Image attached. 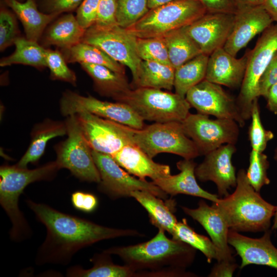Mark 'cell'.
Here are the masks:
<instances>
[{
	"label": "cell",
	"instance_id": "4dcf8cb0",
	"mask_svg": "<svg viewBox=\"0 0 277 277\" xmlns=\"http://www.w3.org/2000/svg\"><path fill=\"white\" fill-rule=\"evenodd\" d=\"M14 45V52L0 60L1 67L22 64L38 69L47 67V48L39 45L38 42L19 36L15 41Z\"/></svg>",
	"mask_w": 277,
	"mask_h": 277
},
{
	"label": "cell",
	"instance_id": "7dc6e473",
	"mask_svg": "<svg viewBox=\"0 0 277 277\" xmlns=\"http://www.w3.org/2000/svg\"><path fill=\"white\" fill-rule=\"evenodd\" d=\"M205 8L207 13L235 14L238 7L235 0H198Z\"/></svg>",
	"mask_w": 277,
	"mask_h": 277
},
{
	"label": "cell",
	"instance_id": "816d5d0a",
	"mask_svg": "<svg viewBox=\"0 0 277 277\" xmlns=\"http://www.w3.org/2000/svg\"><path fill=\"white\" fill-rule=\"evenodd\" d=\"M238 9L248 7H254L263 5L265 0H235Z\"/></svg>",
	"mask_w": 277,
	"mask_h": 277
},
{
	"label": "cell",
	"instance_id": "277c9868",
	"mask_svg": "<svg viewBox=\"0 0 277 277\" xmlns=\"http://www.w3.org/2000/svg\"><path fill=\"white\" fill-rule=\"evenodd\" d=\"M61 169L55 161L33 169L4 165L0 168V204L12 223L10 238L21 241L29 238L31 228L20 211L18 199L30 184L51 180Z\"/></svg>",
	"mask_w": 277,
	"mask_h": 277
},
{
	"label": "cell",
	"instance_id": "9c48e42d",
	"mask_svg": "<svg viewBox=\"0 0 277 277\" xmlns=\"http://www.w3.org/2000/svg\"><path fill=\"white\" fill-rule=\"evenodd\" d=\"M67 138L56 145L55 161L60 168H66L83 181L100 182L92 149L87 142L75 114L67 116Z\"/></svg>",
	"mask_w": 277,
	"mask_h": 277
},
{
	"label": "cell",
	"instance_id": "e575fe53",
	"mask_svg": "<svg viewBox=\"0 0 277 277\" xmlns=\"http://www.w3.org/2000/svg\"><path fill=\"white\" fill-rule=\"evenodd\" d=\"M172 238L185 242L200 251L208 263L217 259V251L212 241L207 236L196 233L188 224L186 219L177 222Z\"/></svg>",
	"mask_w": 277,
	"mask_h": 277
},
{
	"label": "cell",
	"instance_id": "7402d4cb",
	"mask_svg": "<svg viewBox=\"0 0 277 277\" xmlns=\"http://www.w3.org/2000/svg\"><path fill=\"white\" fill-rule=\"evenodd\" d=\"M197 164L192 159H183L177 162L180 172L152 181L171 197L179 194L201 197L212 202L219 199L218 195L211 193L198 184L195 174Z\"/></svg>",
	"mask_w": 277,
	"mask_h": 277
},
{
	"label": "cell",
	"instance_id": "836d02e7",
	"mask_svg": "<svg viewBox=\"0 0 277 277\" xmlns=\"http://www.w3.org/2000/svg\"><path fill=\"white\" fill-rule=\"evenodd\" d=\"M209 55L202 53L175 69V92L185 97L193 87L205 80Z\"/></svg>",
	"mask_w": 277,
	"mask_h": 277
},
{
	"label": "cell",
	"instance_id": "44dd1931",
	"mask_svg": "<svg viewBox=\"0 0 277 277\" xmlns=\"http://www.w3.org/2000/svg\"><path fill=\"white\" fill-rule=\"evenodd\" d=\"M247 53L236 58L223 47L209 55L205 80L234 89L241 87L246 72Z\"/></svg>",
	"mask_w": 277,
	"mask_h": 277
},
{
	"label": "cell",
	"instance_id": "1f68e13d",
	"mask_svg": "<svg viewBox=\"0 0 277 277\" xmlns=\"http://www.w3.org/2000/svg\"><path fill=\"white\" fill-rule=\"evenodd\" d=\"M67 63H86L105 66L112 70L125 74L124 66L116 62L100 48L80 42L66 49H60Z\"/></svg>",
	"mask_w": 277,
	"mask_h": 277
},
{
	"label": "cell",
	"instance_id": "f907efd6",
	"mask_svg": "<svg viewBox=\"0 0 277 277\" xmlns=\"http://www.w3.org/2000/svg\"><path fill=\"white\" fill-rule=\"evenodd\" d=\"M263 6L273 22L277 23V0H265Z\"/></svg>",
	"mask_w": 277,
	"mask_h": 277
},
{
	"label": "cell",
	"instance_id": "6da1fadb",
	"mask_svg": "<svg viewBox=\"0 0 277 277\" xmlns=\"http://www.w3.org/2000/svg\"><path fill=\"white\" fill-rule=\"evenodd\" d=\"M47 234L39 247L35 263L67 265L80 250L99 241L123 236H139L136 230L108 227L59 211L44 204L26 200Z\"/></svg>",
	"mask_w": 277,
	"mask_h": 277
},
{
	"label": "cell",
	"instance_id": "d6a6232c",
	"mask_svg": "<svg viewBox=\"0 0 277 277\" xmlns=\"http://www.w3.org/2000/svg\"><path fill=\"white\" fill-rule=\"evenodd\" d=\"M185 27L162 36L167 47L170 64L175 69L202 53Z\"/></svg>",
	"mask_w": 277,
	"mask_h": 277
},
{
	"label": "cell",
	"instance_id": "7c38bea8",
	"mask_svg": "<svg viewBox=\"0 0 277 277\" xmlns=\"http://www.w3.org/2000/svg\"><path fill=\"white\" fill-rule=\"evenodd\" d=\"M75 115L92 150L112 156L125 146L134 144L135 129L87 111H82Z\"/></svg>",
	"mask_w": 277,
	"mask_h": 277
},
{
	"label": "cell",
	"instance_id": "f35d334b",
	"mask_svg": "<svg viewBox=\"0 0 277 277\" xmlns=\"http://www.w3.org/2000/svg\"><path fill=\"white\" fill-rule=\"evenodd\" d=\"M269 167L267 155L252 149L249 154V164L246 175L250 185L258 192L264 186L270 183L267 175Z\"/></svg>",
	"mask_w": 277,
	"mask_h": 277
},
{
	"label": "cell",
	"instance_id": "4fadbf2b",
	"mask_svg": "<svg viewBox=\"0 0 277 277\" xmlns=\"http://www.w3.org/2000/svg\"><path fill=\"white\" fill-rule=\"evenodd\" d=\"M60 108L62 114L66 116L87 111L133 129H141L145 126L144 121L125 103L104 101L70 90H66L63 93Z\"/></svg>",
	"mask_w": 277,
	"mask_h": 277
},
{
	"label": "cell",
	"instance_id": "d590c367",
	"mask_svg": "<svg viewBox=\"0 0 277 277\" xmlns=\"http://www.w3.org/2000/svg\"><path fill=\"white\" fill-rule=\"evenodd\" d=\"M149 10L148 0H117V24L127 29L144 16Z\"/></svg>",
	"mask_w": 277,
	"mask_h": 277
},
{
	"label": "cell",
	"instance_id": "ee69618b",
	"mask_svg": "<svg viewBox=\"0 0 277 277\" xmlns=\"http://www.w3.org/2000/svg\"><path fill=\"white\" fill-rule=\"evenodd\" d=\"M83 0H41L39 10L47 14L68 12L77 9Z\"/></svg>",
	"mask_w": 277,
	"mask_h": 277
},
{
	"label": "cell",
	"instance_id": "7bdbcfd3",
	"mask_svg": "<svg viewBox=\"0 0 277 277\" xmlns=\"http://www.w3.org/2000/svg\"><path fill=\"white\" fill-rule=\"evenodd\" d=\"M100 0H83L76 10L75 17L80 26L87 30L96 22Z\"/></svg>",
	"mask_w": 277,
	"mask_h": 277
},
{
	"label": "cell",
	"instance_id": "3957f363",
	"mask_svg": "<svg viewBox=\"0 0 277 277\" xmlns=\"http://www.w3.org/2000/svg\"><path fill=\"white\" fill-rule=\"evenodd\" d=\"M212 205L223 215L229 229L238 232L268 230L276 208L254 190L244 169H240L236 173L234 191L219 198Z\"/></svg>",
	"mask_w": 277,
	"mask_h": 277
},
{
	"label": "cell",
	"instance_id": "d6986e66",
	"mask_svg": "<svg viewBox=\"0 0 277 277\" xmlns=\"http://www.w3.org/2000/svg\"><path fill=\"white\" fill-rule=\"evenodd\" d=\"M183 211L200 223L209 235L217 251V262H235L228 243L229 228L223 215L212 205L200 200L196 208L181 206Z\"/></svg>",
	"mask_w": 277,
	"mask_h": 277
},
{
	"label": "cell",
	"instance_id": "ac0fdd59",
	"mask_svg": "<svg viewBox=\"0 0 277 277\" xmlns=\"http://www.w3.org/2000/svg\"><path fill=\"white\" fill-rule=\"evenodd\" d=\"M235 14L232 30L223 47L234 56L273 22L263 5L240 8Z\"/></svg>",
	"mask_w": 277,
	"mask_h": 277
},
{
	"label": "cell",
	"instance_id": "603a6c76",
	"mask_svg": "<svg viewBox=\"0 0 277 277\" xmlns=\"http://www.w3.org/2000/svg\"><path fill=\"white\" fill-rule=\"evenodd\" d=\"M127 172L142 180L152 181L171 174L169 165L156 163L134 144L125 146L111 156Z\"/></svg>",
	"mask_w": 277,
	"mask_h": 277
},
{
	"label": "cell",
	"instance_id": "cb8c5ba5",
	"mask_svg": "<svg viewBox=\"0 0 277 277\" xmlns=\"http://www.w3.org/2000/svg\"><path fill=\"white\" fill-rule=\"evenodd\" d=\"M21 22L29 39L38 42L47 26L58 16L57 14L45 13L39 10L35 0H2Z\"/></svg>",
	"mask_w": 277,
	"mask_h": 277
},
{
	"label": "cell",
	"instance_id": "ba28073f",
	"mask_svg": "<svg viewBox=\"0 0 277 277\" xmlns=\"http://www.w3.org/2000/svg\"><path fill=\"white\" fill-rule=\"evenodd\" d=\"M277 53V23L271 25L257 41L254 47L247 52L246 72L236 102L246 121L250 118L254 101L258 94L260 79Z\"/></svg>",
	"mask_w": 277,
	"mask_h": 277
},
{
	"label": "cell",
	"instance_id": "f6af8a7d",
	"mask_svg": "<svg viewBox=\"0 0 277 277\" xmlns=\"http://www.w3.org/2000/svg\"><path fill=\"white\" fill-rule=\"evenodd\" d=\"M277 83V53L263 73L259 83V96L266 98L268 90Z\"/></svg>",
	"mask_w": 277,
	"mask_h": 277
},
{
	"label": "cell",
	"instance_id": "b9f144b4",
	"mask_svg": "<svg viewBox=\"0 0 277 277\" xmlns=\"http://www.w3.org/2000/svg\"><path fill=\"white\" fill-rule=\"evenodd\" d=\"M117 0H100L94 25L108 27L117 25L116 12Z\"/></svg>",
	"mask_w": 277,
	"mask_h": 277
},
{
	"label": "cell",
	"instance_id": "5b68a950",
	"mask_svg": "<svg viewBox=\"0 0 277 277\" xmlns=\"http://www.w3.org/2000/svg\"><path fill=\"white\" fill-rule=\"evenodd\" d=\"M116 102L131 107L145 121L182 122L191 106L186 97L169 91L150 88L131 89Z\"/></svg>",
	"mask_w": 277,
	"mask_h": 277
},
{
	"label": "cell",
	"instance_id": "f546056e",
	"mask_svg": "<svg viewBox=\"0 0 277 277\" xmlns=\"http://www.w3.org/2000/svg\"><path fill=\"white\" fill-rule=\"evenodd\" d=\"M93 266L85 269L78 266L69 268L66 275L71 277H132L137 276V272L127 265L115 264L111 254L103 251L95 254L90 259Z\"/></svg>",
	"mask_w": 277,
	"mask_h": 277
},
{
	"label": "cell",
	"instance_id": "8fae6325",
	"mask_svg": "<svg viewBox=\"0 0 277 277\" xmlns=\"http://www.w3.org/2000/svg\"><path fill=\"white\" fill-rule=\"evenodd\" d=\"M93 157L100 175L98 190L112 200L130 197L136 190L146 191L164 200L168 195L152 182L142 180L125 171L108 154L92 151Z\"/></svg>",
	"mask_w": 277,
	"mask_h": 277
},
{
	"label": "cell",
	"instance_id": "30bf717a",
	"mask_svg": "<svg viewBox=\"0 0 277 277\" xmlns=\"http://www.w3.org/2000/svg\"><path fill=\"white\" fill-rule=\"evenodd\" d=\"M184 132L194 142L200 155H205L220 146L236 144L240 135L238 123L227 118L210 119L209 115L189 113L181 122Z\"/></svg>",
	"mask_w": 277,
	"mask_h": 277
},
{
	"label": "cell",
	"instance_id": "ab89813d",
	"mask_svg": "<svg viewBox=\"0 0 277 277\" xmlns=\"http://www.w3.org/2000/svg\"><path fill=\"white\" fill-rule=\"evenodd\" d=\"M46 60L47 67L50 70V77L52 80L76 85V74L67 66V63L60 50L47 49Z\"/></svg>",
	"mask_w": 277,
	"mask_h": 277
},
{
	"label": "cell",
	"instance_id": "4316f807",
	"mask_svg": "<svg viewBox=\"0 0 277 277\" xmlns=\"http://www.w3.org/2000/svg\"><path fill=\"white\" fill-rule=\"evenodd\" d=\"M67 134V126L64 122L46 119L36 124L31 133V141L26 152L15 164L27 168L29 163H37L43 155L48 142L57 136Z\"/></svg>",
	"mask_w": 277,
	"mask_h": 277
},
{
	"label": "cell",
	"instance_id": "484cf974",
	"mask_svg": "<svg viewBox=\"0 0 277 277\" xmlns=\"http://www.w3.org/2000/svg\"><path fill=\"white\" fill-rule=\"evenodd\" d=\"M86 30L72 13L63 15L47 27L41 37V45L69 49L82 42Z\"/></svg>",
	"mask_w": 277,
	"mask_h": 277
},
{
	"label": "cell",
	"instance_id": "8d00e7d4",
	"mask_svg": "<svg viewBox=\"0 0 277 277\" xmlns=\"http://www.w3.org/2000/svg\"><path fill=\"white\" fill-rule=\"evenodd\" d=\"M250 118L248 136L252 149L263 152L268 143L273 139L274 134L270 130L265 129L262 123L258 98L253 103Z\"/></svg>",
	"mask_w": 277,
	"mask_h": 277
},
{
	"label": "cell",
	"instance_id": "db71d44e",
	"mask_svg": "<svg viewBox=\"0 0 277 277\" xmlns=\"http://www.w3.org/2000/svg\"><path fill=\"white\" fill-rule=\"evenodd\" d=\"M273 217V225L272 226L271 230H275L277 229V206L275 208Z\"/></svg>",
	"mask_w": 277,
	"mask_h": 277
},
{
	"label": "cell",
	"instance_id": "74e56055",
	"mask_svg": "<svg viewBox=\"0 0 277 277\" xmlns=\"http://www.w3.org/2000/svg\"><path fill=\"white\" fill-rule=\"evenodd\" d=\"M136 51L141 60L170 65L168 51L163 37L137 38Z\"/></svg>",
	"mask_w": 277,
	"mask_h": 277
},
{
	"label": "cell",
	"instance_id": "bcb514c9",
	"mask_svg": "<svg viewBox=\"0 0 277 277\" xmlns=\"http://www.w3.org/2000/svg\"><path fill=\"white\" fill-rule=\"evenodd\" d=\"M71 203L77 210L89 213L96 208L98 200L97 197L92 193L76 191L71 195Z\"/></svg>",
	"mask_w": 277,
	"mask_h": 277
},
{
	"label": "cell",
	"instance_id": "52a82bcc",
	"mask_svg": "<svg viewBox=\"0 0 277 277\" xmlns=\"http://www.w3.org/2000/svg\"><path fill=\"white\" fill-rule=\"evenodd\" d=\"M133 142L151 158L161 153L174 154L184 159L193 160L200 155L181 122L154 123L135 129Z\"/></svg>",
	"mask_w": 277,
	"mask_h": 277
},
{
	"label": "cell",
	"instance_id": "8992f818",
	"mask_svg": "<svg viewBox=\"0 0 277 277\" xmlns=\"http://www.w3.org/2000/svg\"><path fill=\"white\" fill-rule=\"evenodd\" d=\"M206 13L198 0H176L150 9L127 29L138 38L162 37L190 25Z\"/></svg>",
	"mask_w": 277,
	"mask_h": 277
},
{
	"label": "cell",
	"instance_id": "f1b7e54d",
	"mask_svg": "<svg viewBox=\"0 0 277 277\" xmlns=\"http://www.w3.org/2000/svg\"><path fill=\"white\" fill-rule=\"evenodd\" d=\"M174 73L175 69L170 65L141 60L132 76L133 85L135 88H150L171 91L174 88Z\"/></svg>",
	"mask_w": 277,
	"mask_h": 277
},
{
	"label": "cell",
	"instance_id": "9f6ffc18",
	"mask_svg": "<svg viewBox=\"0 0 277 277\" xmlns=\"http://www.w3.org/2000/svg\"><path fill=\"white\" fill-rule=\"evenodd\" d=\"M20 2H24L25 0H18Z\"/></svg>",
	"mask_w": 277,
	"mask_h": 277
},
{
	"label": "cell",
	"instance_id": "681fc988",
	"mask_svg": "<svg viewBox=\"0 0 277 277\" xmlns=\"http://www.w3.org/2000/svg\"><path fill=\"white\" fill-rule=\"evenodd\" d=\"M266 100L267 108L270 112L277 114V83L270 88Z\"/></svg>",
	"mask_w": 277,
	"mask_h": 277
},
{
	"label": "cell",
	"instance_id": "ffe728a7",
	"mask_svg": "<svg viewBox=\"0 0 277 277\" xmlns=\"http://www.w3.org/2000/svg\"><path fill=\"white\" fill-rule=\"evenodd\" d=\"M259 238H252L230 230L228 243L241 258V269L249 265H264L277 269V248L271 241V231Z\"/></svg>",
	"mask_w": 277,
	"mask_h": 277
},
{
	"label": "cell",
	"instance_id": "5bb4252c",
	"mask_svg": "<svg viewBox=\"0 0 277 277\" xmlns=\"http://www.w3.org/2000/svg\"><path fill=\"white\" fill-rule=\"evenodd\" d=\"M137 37L127 29L116 25L87 29L81 42L94 45L112 58L128 67L133 76L141 61L136 51Z\"/></svg>",
	"mask_w": 277,
	"mask_h": 277
},
{
	"label": "cell",
	"instance_id": "2e32d148",
	"mask_svg": "<svg viewBox=\"0 0 277 277\" xmlns=\"http://www.w3.org/2000/svg\"><path fill=\"white\" fill-rule=\"evenodd\" d=\"M236 151L235 144H227L205 155L195 169L196 179L202 182L211 181L216 186L218 196L225 197L236 185L235 168L232 157Z\"/></svg>",
	"mask_w": 277,
	"mask_h": 277
},
{
	"label": "cell",
	"instance_id": "11a10c76",
	"mask_svg": "<svg viewBox=\"0 0 277 277\" xmlns=\"http://www.w3.org/2000/svg\"><path fill=\"white\" fill-rule=\"evenodd\" d=\"M273 159L274 161L277 163V147H276L274 151Z\"/></svg>",
	"mask_w": 277,
	"mask_h": 277
},
{
	"label": "cell",
	"instance_id": "f5cc1de1",
	"mask_svg": "<svg viewBox=\"0 0 277 277\" xmlns=\"http://www.w3.org/2000/svg\"><path fill=\"white\" fill-rule=\"evenodd\" d=\"M174 1L176 0H148V4L151 9Z\"/></svg>",
	"mask_w": 277,
	"mask_h": 277
},
{
	"label": "cell",
	"instance_id": "60d3db41",
	"mask_svg": "<svg viewBox=\"0 0 277 277\" xmlns=\"http://www.w3.org/2000/svg\"><path fill=\"white\" fill-rule=\"evenodd\" d=\"M2 2L0 9V51L14 45L19 36L16 16Z\"/></svg>",
	"mask_w": 277,
	"mask_h": 277
},
{
	"label": "cell",
	"instance_id": "7a4b0ae2",
	"mask_svg": "<svg viewBox=\"0 0 277 277\" xmlns=\"http://www.w3.org/2000/svg\"><path fill=\"white\" fill-rule=\"evenodd\" d=\"M196 249L181 241L168 238L159 229L151 240L135 245L113 246L103 251L119 256L142 277L196 276L186 269L193 263Z\"/></svg>",
	"mask_w": 277,
	"mask_h": 277
},
{
	"label": "cell",
	"instance_id": "c3c4849f",
	"mask_svg": "<svg viewBox=\"0 0 277 277\" xmlns=\"http://www.w3.org/2000/svg\"><path fill=\"white\" fill-rule=\"evenodd\" d=\"M238 267L235 262L225 261L217 262L212 268L208 276L209 277H224L232 276L233 273Z\"/></svg>",
	"mask_w": 277,
	"mask_h": 277
},
{
	"label": "cell",
	"instance_id": "9a60e30c",
	"mask_svg": "<svg viewBox=\"0 0 277 277\" xmlns=\"http://www.w3.org/2000/svg\"><path fill=\"white\" fill-rule=\"evenodd\" d=\"M185 97L197 113L227 118L236 122L240 127L245 125L236 100L227 93L221 85L203 80L191 88Z\"/></svg>",
	"mask_w": 277,
	"mask_h": 277
},
{
	"label": "cell",
	"instance_id": "d4e9b609",
	"mask_svg": "<svg viewBox=\"0 0 277 277\" xmlns=\"http://www.w3.org/2000/svg\"><path fill=\"white\" fill-rule=\"evenodd\" d=\"M130 196L145 209L152 225L172 234L178 222L174 214L176 206L174 200L170 199L164 201L150 192L141 190L132 192Z\"/></svg>",
	"mask_w": 277,
	"mask_h": 277
},
{
	"label": "cell",
	"instance_id": "e0dca14e",
	"mask_svg": "<svg viewBox=\"0 0 277 277\" xmlns=\"http://www.w3.org/2000/svg\"><path fill=\"white\" fill-rule=\"evenodd\" d=\"M235 14L206 13L185 29L202 53L210 55L224 47L232 30Z\"/></svg>",
	"mask_w": 277,
	"mask_h": 277
},
{
	"label": "cell",
	"instance_id": "83f0119b",
	"mask_svg": "<svg viewBox=\"0 0 277 277\" xmlns=\"http://www.w3.org/2000/svg\"><path fill=\"white\" fill-rule=\"evenodd\" d=\"M80 65L92 78L95 90L101 95L116 101L132 89L125 74L114 71L102 65L86 63Z\"/></svg>",
	"mask_w": 277,
	"mask_h": 277
}]
</instances>
